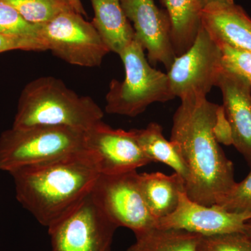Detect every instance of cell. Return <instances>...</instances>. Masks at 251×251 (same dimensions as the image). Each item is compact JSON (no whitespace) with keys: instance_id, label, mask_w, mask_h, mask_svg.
Returning a JSON list of instances; mask_svg holds the SVG:
<instances>
[{"instance_id":"obj_18","label":"cell","mask_w":251,"mask_h":251,"mask_svg":"<svg viewBox=\"0 0 251 251\" xmlns=\"http://www.w3.org/2000/svg\"><path fill=\"white\" fill-rule=\"evenodd\" d=\"M127 251H201L203 236L181 229L151 227L135 232Z\"/></svg>"},{"instance_id":"obj_27","label":"cell","mask_w":251,"mask_h":251,"mask_svg":"<svg viewBox=\"0 0 251 251\" xmlns=\"http://www.w3.org/2000/svg\"><path fill=\"white\" fill-rule=\"evenodd\" d=\"M74 11L82 16H86V11L81 0H66Z\"/></svg>"},{"instance_id":"obj_30","label":"cell","mask_w":251,"mask_h":251,"mask_svg":"<svg viewBox=\"0 0 251 251\" xmlns=\"http://www.w3.org/2000/svg\"><path fill=\"white\" fill-rule=\"evenodd\" d=\"M201 251H204L202 250V247H201Z\"/></svg>"},{"instance_id":"obj_4","label":"cell","mask_w":251,"mask_h":251,"mask_svg":"<svg viewBox=\"0 0 251 251\" xmlns=\"http://www.w3.org/2000/svg\"><path fill=\"white\" fill-rule=\"evenodd\" d=\"M120 57L125 66V77L110 82L105 97L107 113L135 117L151 104L175 99L168 75L150 65L136 38Z\"/></svg>"},{"instance_id":"obj_12","label":"cell","mask_w":251,"mask_h":251,"mask_svg":"<svg viewBox=\"0 0 251 251\" xmlns=\"http://www.w3.org/2000/svg\"><path fill=\"white\" fill-rule=\"evenodd\" d=\"M121 5L133 23L135 38L148 52L149 62L161 63L169 70L176 57L166 11L158 9L153 0H121Z\"/></svg>"},{"instance_id":"obj_19","label":"cell","mask_w":251,"mask_h":251,"mask_svg":"<svg viewBox=\"0 0 251 251\" xmlns=\"http://www.w3.org/2000/svg\"><path fill=\"white\" fill-rule=\"evenodd\" d=\"M134 131L140 148L151 163L160 162L169 166L186 184L189 178L187 166L174 143L165 138L161 126L151 122L146 128Z\"/></svg>"},{"instance_id":"obj_29","label":"cell","mask_w":251,"mask_h":251,"mask_svg":"<svg viewBox=\"0 0 251 251\" xmlns=\"http://www.w3.org/2000/svg\"><path fill=\"white\" fill-rule=\"evenodd\" d=\"M203 4L205 6L206 5L214 2L230 3L234 2V0H202Z\"/></svg>"},{"instance_id":"obj_17","label":"cell","mask_w":251,"mask_h":251,"mask_svg":"<svg viewBox=\"0 0 251 251\" xmlns=\"http://www.w3.org/2000/svg\"><path fill=\"white\" fill-rule=\"evenodd\" d=\"M171 25L172 42L176 57L193 45L202 27V0H161Z\"/></svg>"},{"instance_id":"obj_14","label":"cell","mask_w":251,"mask_h":251,"mask_svg":"<svg viewBox=\"0 0 251 251\" xmlns=\"http://www.w3.org/2000/svg\"><path fill=\"white\" fill-rule=\"evenodd\" d=\"M202 25L216 42L251 52V18L234 1L206 5Z\"/></svg>"},{"instance_id":"obj_9","label":"cell","mask_w":251,"mask_h":251,"mask_svg":"<svg viewBox=\"0 0 251 251\" xmlns=\"http://www.w3.org/2000/svg\"><path fill=\"white\" fill-rule=\"evenodd\" d=\"M92 195L100 209L117 227L133 232L156 227L157 220L144 199L137 171L99 175Z\"/></svg>"},{"instance_id":"obj_28","label":"cell","mask_w":251,"mask_h":251,"mask_svg":"<svg viewBox=\"0 0 251 251\" xmlns=\"http://www.w3.org/2000/svg\"><path fill=\"white\" fill-rule=\"evenodd\" d=\"M244 234H246L251 240V218L248 220L247 223H246Z\"/></svg>"},{"instance_id":"obj_2","label":"cell","mask_w":251,"mask_h":251,"mask_svg":"<svg viewBox=\"0 0 251 251\" xmlns=\"http://www.w3.org/2000/svg\"><path fill=\"white\" fill-rule=\"evenodd\" d=\"M10 174L18 202L49 228L92 192L100 172L95 153L87 150Z\"/></svg>"},{"instance_id":"obj_24","label":"cell","mask_w":251,"mask_h":251,"mask_svg":"<svg viewBox=\"0 0 251 251\" xmlns=\"http://www.w3.org/2000/svg\"><path fill=\"white\" fill-rule=\"evenodd\" d=\"M204 251H251V240L241 232L202 237Z\"/></svg>"},{"instance_id":"obj_8","label":"cell","mask_w":251,"mask_h":251,"mask_svg":"<svg viewBox=\"0 0 251 251\" xmlns=\"http://www.w3.org/2000/svg\"><path fill=\"white\" fill-rule=\"evenodd\" d=\"M224 69L219 44L202 25L193 45L175 58L167 75L173 95L182 100L206 97Z\"/></svg>"},{"instance_id":"obj_25","label":"cell","mask_w":251,"mask_h":251,"mask_svg":"<svg viewBox=\"0 0 251 251\" xmlns=\"http://www.w3.org/2000/svg\"><path fill=\"white\" fill-rule=\"evenodd\" d=\"M48 50L47 47L43 41L37 39L18 36L4 35L0 34V53L7 51L17 50Z\"/></svg>"},{"instance_id":"obj_22","label":"cell","mask_w":251,"mask_h":251,"mask_svg":"<svg viewBox=\"0 0 251 251\" xmlns=\"http://www.w3.org/2000/svg\"><path fill=\"white\" fill-rule=\"evenodd\" d=\"M216 205L232 212L251 214V167L247 177L241 182H236Z\"/></svg>"},{"instance_id":"obj_3","label":"cell","mask_w":251,"mask_h":251,"mask_svg":"<svg viewBox=\"0 0 251 251\" xmlns=\"http://www.w3.org/2000/svg\"><path fill=\"white\" fill-rule=\"evenodd\" d=\"M103 115L91 97L79 96L60 79L44 76L23 89L13 127L64 126L87 131L103 121Z\"/></svg>"},{"instance_id":"obj_13","label":"cell","mask_w":251,"mask_h":251,"mask_svg":"<svg viewBox=\"0 0 251 251\" xmlns=\"http://www.w3.org/2000/svg\"><path fill=\"white\" fill-rule=\"evenodd\" d=\"M216 86L222 93L223 107L232 127L234 148L251 167V85L224 69Z\"/></svg>"},{"instance_id":"obj_6","label":"cell","mask_w":251,"mask_h":251,"mask_svg":"<svg viewBox=\"0 0 251 251\" xmlns=\"http://www.w3.org/2000/svg\"><path fill=\"white\" fill-rule=\"evenodd\" d=\"M41 37L48 50L79 67H99L110 52L92 22L72 9L41 25Z\"/></svg>"},{"instance_id":"obj_7","label":"cell","mask_w":251,"mask_h":251,"mask_svg":"<svg viewBox=\"0 0 251 251\" xmlns=\"http://www.w3.org/2000/svg\"><path fill=\"white\" fill-rule=\"evenodd\" d=\"M117 227L91 192L78 205L49 227L52 251H111Z\"/></svg>"},{"instance_id":"obj_5","label":"cell","mask_w":251,"mask_h":251,"mask_svg":"<svg viewBox=\"0 0 251 251\" xmlns=\"http://www.w3.org/2000/svg\"><path fill=\"white\" fill-rule=\"evenodd\" d=\"M87 150L84 130L46 126L12 127L0 136V170L10 173Z\"/></svg>"},{"instance_id":"obj_16","label":"cell","mask_w":251,"mask_h":251,"mask_svg":"<svg viewBox=\"0 0 251 251\" xmlns=\"http://www.w3.org/2000/svg\"><path fill=\"white\" fill-rule=\"evenodd\" d=\"M139 181L149 210L157 221L173 213L179 204L180 195L186 192V182L176 173H144L139 174Z\"/></svg>"},{"instance_id":"obj_11","label":"cell","mask_w":251,"mask_h":251,"mask_svg":"<svg viewBox=\"0 0 251 251\" xmlns=\"http://www.w3.org/2000/svg\"><path fill=\"white\" fill-rule=\"evenodd\" d=\"M251 218L249 213L229 211L219 205L206 206L194 202L186 192L180 195L179 204L169 215L157 221L160 228L181 229L203 237L241 232Z\"/></svg>"},{"instance_id":"obj_20","label":"cell","mask_w":251,"mask_h":251,"mask_svg":"<svg viewBox=\"0 0 251 251\" xmlns=\"http://www.w3.org/2000/svg\"><path fill=\"white\" fill-rule=\"evenodd\" d=\"M11 5L27 22L42 25L72 9L66 0H0ZM73 10V9H72Z\"/></svg>"},{"instance_id":"obj_26","label":"cell","mask_w":251,"mask_h":251,"mask_svg":"<svg viewBox=\"0 0 251 251\" xmlns=\"http://www.w3.org/2000/svg\"><path fill=\"white\" fill-rule=\"evenodd\" d=\"M212 133L216 141L219 144H223L226 146L233 145L232 127L226 117L223 105H219L218 106Z\"/></svg>"},{"instance_id":"obj_23","label":"cell","mask_w":251,"mask_h":251,"mask_svg":"<svg viewBox=\"0 0 251 251\" xmlns=\"http://www.w3.org/2000/svg\"><path fill=\"white\" fill-rule=\"evenodd\" d=\"M218 44L222 52L224 69L243 77L251 85V52L235 49L227 44Z\"/></svg>"},{"instance_id":"obj_21","label":"cell","mask_w":251,"mask_h":251,"mask_svg":"<svg viewBox=\"0 0 251 251\" xmlns=\"http://www.w3.org/2000/svg\"><path fill=\"white\" fill-rule=\"evenodd\" d=\"M0 34L43 41L41 37V25L27 22L13 6L1 1H0Z\"/></svg>"},{"instance_id":"obj_1","label":"cell","mask_w":251,"mask_h":251,"mask_svg":"<svg viewBox=\"0 0 251 251\" xmlns=\"http://www.w3.org/2000/svg\"><path fill=\"white\" fill-rule=\"evenodd\" d=\"M218 106L206 97L182 99L173 115L171 130V141L189 172L186 194L206 206L219 204L236 184L233 163L212 133Z\"/></svg>"},{"instance_id":"obj_15","label":"cell","mask_w":251,"mask_h":251,"mask_svg":"<svg viewBox=\"0 0 251 251\" xmlns=\"http://www.w3.org/2000/svg\"><path fill=\"white\" fill-rule=\"evenodd\" d=\"M91 2L94 11L92 24L110 52L120 56L135 37L121 0H91Z\"/></svg>"},{"instance_id":"obj_10","label":"cell","mask_w":251,"mask_h":251,"mask_svg":"<svg viewBox=\"0 0 251 251\" xmlns=\"http://www.w3.org/2000/svg\"><path fill=\"white\" fill-rule=\"evenodd\" d=\"M87 150L95 153L100 174L137 171L151 163L137 140L134 129H114L103 121L85 131Z\"/></svg>"}]
</instances>
